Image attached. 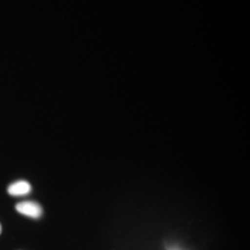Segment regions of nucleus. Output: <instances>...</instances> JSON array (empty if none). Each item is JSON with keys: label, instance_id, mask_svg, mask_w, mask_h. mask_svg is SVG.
<instances>
[{"label": "nucleus", "instance_id": "1", "mask_svg": "<svg viewBox=\"0 0 250 250\" xmlns=\"http://www.w3.org/2000/svg\"><path fill=\"white\" fill-rule=\"evenodd\" d=\"M15 208H17L19 213L33 219L41 218L43 213V210L42 208H41V205L37 204L35 202H21L19 203V204H17Z\"/></svg>", "mask_w": 250, "mask_h": 250}, {"label": "nucleus", "instance_id": "2", "mask_svg": "<svg viewBox=\"0 0 250 250\" xmlns=\"http://www.w3.org/2000/svg\"><path fill=\"white\" fill-rule=\"evenodd\" d=\"M7 191L9 195L14 197L26 196L31 191V186L27 181H18L8 187Z\"/></svg>", "mask_w": 250, "mask_h": 250}, {"label": "nucleus", "instance_id": "3", "mask_svg": "<svg viewBox=\"0 0 250 250\" xmlns=\"http://www.w3.org/2000/svg\"><path fill=\"white\" fill-rule=\"evenodd\" d=\"M0 234H1V225H0Z\"/></svg>", "mask_w": 250, "mask_h": 250}, {"label": "nucleus", "instance_id": "4", "mask_svg": "<svg viewBox=\"0 0 250 250\" xmlns=\"http://www.w3.org/2000/svg\"><path fill=\"white\" fill-rule=\"evenodd\" d=\"M169 250H176V249H174V248H173V249H169Z\"/></svg>", "mask_w": 250, "mask_h": 250}]
</instances>
